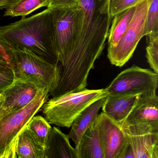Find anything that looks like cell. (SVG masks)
Masks as SVG:
<instances>
[{"label": "cell", "instance_id": "9", "mask_svg": "<svg viewBox=\"0 0 158 158\" xmlns=\"http://www.w3.org/2000/svg\"><path fill=\"white\" fill-rule=\"evenodd\" d=\"M96 123L104 158H124L129 143L121 126L102 112Z\"/></svg>", "mask_w": 158, "mask_h": 158}, {"label": "cell", "instance_id": "4", "mask_svg": "<svg viewBox=\"0 0 158 158\" xmlns=\"http://www.w3.org/2000/svg\"><path fill=\"white\" fill-rule=\"evenodd\" d=\"M49 92L43 89L28 105L0 117V158H17L16 146L21 131L48 99Z\"/></svg>", "mask_w": 158, "mask_h": 158}, {"label": "cell", "instance_id": "10", "mask_svg": "<svg viewBox=\"0 0 158 158\" xmlns=\"http://www.w3.org/2000/svg\"><path fill=\"white\" fill-rule=\"evenodd\" d=\"M43 89L47 88L36 79L15 77L12 83L2 92L4 102L0 117L23 109L32 101L37 94Z\"/></svg>", "mask_w": 158, "mask_h": 158}, {"label": "cell", "instance_id": "24", "mask_svg": "<svg viewBox=\"0 0 158 158\" xmlns=\"http://www.w3.org/2000/svg\"><path fill=\"white\" fill-rule=\"evenodd\" d=\"M80 0H50L48 8L76 9L79 7Z\"/></svg>", "mask_w": 158, "mask_h": 158}, {"label": "cell", "instance_id": "7", "mask_svg": "<svg viewBox=\"0 0 158 158\" xmlns=\"http://www.w3.org/2000/svg\"><path fill=\"white\" fill-rule=\"evenodd\" d=\"M158 87V74L134 65L120 73L104 90L108 94H143L156 92Z\"/></svg>", "mask_w": 158, "mask_h": 158}, {"label": "cell", "instance_id": "14", "mask_svg": "<svg viewBox=\"0 0 158 158\" xmlns=\"http://www.w3.org/2000/svg\"><path fill=\"white\" fill-rule=\"evenodd\" d=\"M45 158H77L67 135L56 127H52L45 149Z\"/></svg>", "mask_w": 158, "mask_h": 158}, {"label": "cell", "instance_id": "12", "mask_svg": "<svg viewBox=\"0 0 158 158\" xmlns=\"http://www.w3.org/2000/svg\"><path fill=\"white\" fill-rule=\"evenodd\" d=\"M123 123L158 125V97L156 92L140 94Z\"/></svg>", "mask_w": 158, "mask_h": 158}, {"label": "cell", "instance_id": "15", "mask_svg": "<svg viewBox=\"0 0 158 158\" xmlns=\"http://www.w3.org/2000/svg\"><path fill=\"white\" fill-rule=\"evenodd\" d=\"M106 97L101 98L89 105L74 120L67 136L69 139H72L74 141L75 147L78 145L83 134L96 121L99 112L106 100Z\"/></svg>", "mask_w": 158, "mask_h": 158}, {"label": "cell", "instance_id": "27", "mask_svg": "<svg viewBox=\"0 0 158 158\" xmlns=\"http://www.w3.org/2000/svg\"><path fill=\"white\" fill-rule=\"evenodd\" d=\"M16 0H0V10L7 9Z\"/></svg>", "mask_w": 158, "mask_h": 158}, {"label": "cell", "instance_id": "17", "mask_svg": "<svg viewBox=\"0 0 158 158\" xmlns=\"http://www.w3.org/2000/svg\"><path fill=\"white\" fill-rule=\"evenodd\" d=\"M16 154L19 158H45V148L26 127L18 136Z\"/></svg>", "mask_w": 158, "mask_h": 158}, {"label": "cell", "instance_id": "8", "mask_svg": "<svg viewBox=\"0 0 158 158\" xmlns=\"http://www.w3.org/2000/svg\"><path fill=\"white\" fill-rule=\"evenodd\" d=\"M129 143L132 158H158V125L144 124L121 126Z\"/></svg>", "mask_w": 158, "mask_h": 158}, {"label": "cell", "instance_id": "28", "mask_svg": "<svg viewBox=\"0 0 158 158\" xmlns=\"http://www.w3.org/2000/svg\"><path fill=\"white\" fill-rule=\"evenodd\" d=\"M4 97L2 93L0 94V116L2 113V110H3V104H4Z\"/></svg>", "mask_w": 158, "mask_h": 158}, {"label": "cell", "instance_id": "18", "mask_svg": "<svg viewBox=\"0 0 158 158\" xmlns=\"http://www.w3.org/2000/svg\"><path fill=\"white\" fill-rule=\"evenodd\" d=\"M135 9L136 6L131 7L113 17L108 37V48L116 46L128 28Z\"/></svg>", "mask_w": 158, "mask_h": 158}, {"label": "cell", "instance_id": "5", "mask_svg": "<svg viewBox=\"0 0 158 158\" xmlns=\"http://www.w3.org/2000/svg\"><path fill=\"white\" fill-rule=\"evenodd\" d=\"M15 77L33 78L41 82L49 94L58 85L60 76L58 64L49 62L27 50L8 49Z\"/></svg>", "mask_w": 158, "mask_h": 158}, {"label": "cell", "instance_id": "29", "mask_svg": "<svg viewBox=\"0 0 158 158\" xmlns=\"http://www.w3.org/2000/svg\"><path fill=\"white\" fill-rule=\"evenodd\" d=\"M99 1H104V0H98Z\"/></svg>", "mask_w": 158, "mask_h": 158}, {"label": "cell", "instance_id": "19", "mask_svg": "<svg viewBox=\"0 0 158 158\" xmlns=\"http://www.w3.org/2000/svg\"><path fill=\"white\" fill-rule=\"evenodd\" d=\"M50 0H16L7 9L4 16L25 17L36 10L48 7Z\"/></svg>", "mask_w": 158, "mask_h": 158}, {"label": "cell", "instance_id": "20", "mask_svg": "<svg viewBox=\"0 0 158 158\" xmlns=\"http://www.w3.org/2000/svg\"><path fill=\"white\" fill-rule=\"evenodd\" d=\"M37 141L45 149L52 128L50 124L41 115L34 116L26 126Z\"/></svg>", "mask_w": 158, "mask_h": 158}, {"label": "cell", "instance_id": "13", "mask_svg": "<svg viewBox=\"0 0 158 158\" xmlns=\"http://www.w3.org/2000/svg\"><path fill=\"white\" fill-rule=\"evenodd\" d=\"M140 94H108L102 108V112L123 124L134 108Z\"/></svg>", "mask_w": 158, "mask_h": 158}, {"label": "cell", "instance_id": "2", "mask_svg": "<svg viewBox=\"0 0 158 158\" xmlns=\"http://www.w3.org/2000/svg\"><path fill=\"white\" fill-rule=\"evenodd\" d=\"M0 44L7 50L25 49L49 62L59 65L53 39L51 8L0 27Z\"/></svg>", "mask_w": 158, "mask_h": 158}, {"label": "cell", "instance_id": "11", "mask_svg": "<svg viewBox=\"0 0 158 158\" xmlns=\"http://www.w3.org/2000/svg\"><path fill=\"white\" fill-rule=\"evenodd\" d=\"M78 8L76 9L51 8L54 46L60 64L63 62L72 44L75 18Z\"/></svg>", "mask_w": 158, "mask_h": 158}, {"label": "cell", "instance_id": "22", "mask_svg": "<svg viewBox=\"0 0 158 158\" xmlns=\"http://www.w3.org/2000/svg\"><path fill=\"white\" fill-rule=\"evenodd\" d=\"M146 58L150 67L158 74V35L148 36Z\"/></svg>", "mask_w": 158, "mask_h": 158}, {"label": "cell", "instance_id": "3", "mask_svg": "<svg viewBox=\"0 0 158 158\" xmlns=\"http://www.w3.org/2000/svg\"><path fill=\"white\" fill-rule=\"evenodd\" d=\"M104 89H89L72 92L48 100L40 109L50 124L71 127L74 120L87 107L108 95Z\"/></svg>", "mask_w": 158, "mask_h": 158}, {"label": "cell", "instance_id": "23", "mask_svg": "<svg viewBox=\"0 0 158 158\" xmlns=\"http://www.w3.org/2000/svg\"><path fill=\"white\" fill-rule=\"evenodd\" d=\"M142 0H110V14L112 17L131 7H135Z\"/></svg>", "mask_w": 158, "mask_h": 158}, {"label": "cell", "instance_id": "25", "mask_svg": "<svg viewBox=\"0 0 158 158\" xmlns=\"http://www.w3.org/2000/svg\"><path fill=\"white\" fill-rule=\"evenodd\" d=\"M13 70L10 52L0 44V72Z\"/></svg>", "mask_w": 158, "mask_h": 158}, {"label": "cell", "instance_id": "21", "mask_svg": "<svg viewBox=\"0 0 158 158\" xmlns=\"http://www.w3.org/2000/svg\"><path fill=\"white\" fill-rule=\"evenodd\" d=\"M147 1L148 8L144 36L158 35V0H147Z\"/></svg>", "mask_w": 158, "mask_h": 158}, {"label": "cell", "instance_id": "16", "mask_svg": "<svg viewBox=\"0 0 158 158\" xmlns=\"http://www.w3.org/2000/svg\"><path fill=\"white\" fill-rule=\"evenodd\" d=\"M75 148L77 158H104L96 120L83 134Z\"/></svg>", "mask_w": 158, "mask_h": 158}, {"label": "cell", "instance_id": "26", "mask_svg": "<svg viewBox=\"0 0 158 158\" xmlns=\"http://www.w3.org/2000/svg\"><path fill=\"white\" fill-rule=\"evenodd\" d=\"M14 78L13 70L0 72V94L12 83Z\"/></svg>", "mask_w": 158, "mask_h": 158}, {"label": "cell", "instance_id": "1", "mask_svg": "<svg viewBox=\"0 0 158 158\" xmlns=\"http://www.w3.org/2000/svg\"><path fill=\"white\" fill-rule=\"evenodd\" d=\"M110 0H80L74 20L71 47L61 64L52 98L81 91L90 70L102 53L112 21Z\"/></svg>", "mask_w": 158, "mask_h": 158}, {"label": "cell", "instance_id": "6", "mask_svg": "<svg viewBox=\"0 0 158 158\" xmlns=\"http://www.w3.org/2000/svg\"><path fill=\"white\" fill-rule=\"evenodd\" d=\"M148 8L147 0L138 3L131 23L123 36L115 47L108 48L107 56L113 65L123 67L132 58L144 36Z\"/></svg>", "mask_w": 158, "mask_h": 158}]
</instances>
